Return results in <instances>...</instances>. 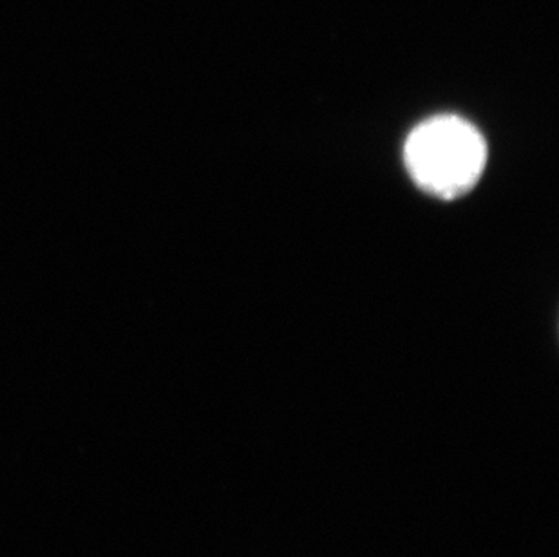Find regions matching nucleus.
<instances>
[{
	"instance_id": "obj_1",
	"label": "nucleus",
	"mask_w": 559,
	"mask_h": 557,
	"mask_svg": "<svg viewBox=\"0 0 559 557\" xmlns=\"http://www.w3.org/2000/svg\"><path fill=\"white\" fill-rule=\"evenodd\" d=\"M413 181L429 194L454 200L469 192L487 164V143L460 116H435L413 129L404 147Z\"/></svg>"
}]
</instances>
